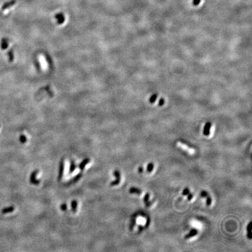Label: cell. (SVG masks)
Instances as JSON below:
<instances>
[{
  "instance_id": "8",
  "label": "cell",
  "mask_w": 252,
  "mask_h": 252,
  "mask_svg": "<svg viewBox=\"0 0 252 252\" xmlns=\"http://www.w3.org/2000/svg\"><path fill=\"white\" fill-rule=\"evenodd\" d=\"M56 18L58 19V23H59V24H61L62 23H63L64 20H65L62 14H58L57 15H56Z\"/></svg>"
},
{
  "instance_id": "16",
  "label": "cell",
  "mask_w": 252,
  "mask_h": 252,
  "mask_svg": "<svg viewBox=\"0 0 252 252\" xmlns=\"http://www.w3.org/2000/svg\"><path fill=\"white\" fill-rule=\"evenodd\" d=\"M20 141L22 143H25L26 141V138L24 135H21L20 136Z\"/></svg>"
},
{
  "instance_id": "1",
  "label": "cell",
  "mask_w": 252,
  "mask_h": 252,
  "mask_svg": "<svg viewBox=\"0 0 252 252\" xmlns=\"http://www.w3.org/2000/svg\"><path fill=\"white\" fill-rule=\"evenodd\" d=\"M211 127V123L210 122H207L205 124L204 127L203 134L205 136H208L210 134V129Z\"/></svg>"
},
{
  "instance_id": "20",
  "label": "cell",
  "mask_w": 252,
  "mask_h": 252,
  "mask_svg": "<svg viewBox=\"0 0 252 252\" xmlns=\"http://www.w3.org/2000/svg\"><path fill=\"white\" fill-rule=\"evenodd\" d=\"M187 199H188V200H191L193 198V194H192V193H189L188 194H187Z\"/></svg>"
},
{
  "instance_id": "18",
  "label": "cell",
  "mask_w": 252,
  "mask_h": 252,
  "mask_svg": "<svg viewBox=\"0 0 252 252\" xmlns=\"http://www.w3.org/2000/svg\"><path fill=\"white\" fill-rule=\"evenodd\" d=\"M200 2H201V0H193V5H194V6H197V5H198L200 3Z\"/></svg>"
},
{
  "instance_id": "15",
  "label": "cell",
  "mask_w": 252,
  "mask_h": 252,
  "mask_svg": "<svg viewBox=\"0 0 252 252\" xmlns=\"http://www.w3.org/2000/svg\"><path fill=\"white\" fill-rule=\"evenodd\" d=\"M190 193V190L189 188H185L184 189L183 192H182V195L183 196H187V194Z\"/></svg>"
},
{
  "instance_id": "5",
  "label": "cell",
  "mask_w": 252,
  "mask_h": 252,
  "mask_svg": "<svg viewBox=\"0 0 252 252\" xmlns=\"http://www.w3.org/2000/svg\"><path fill=\"white\" fill-rule=\"evenodd\" d=\"M15 3H16L15 0H12V1H10V2H8V3H5L3 5V7H2V8H1L2 10L4 11V10H6L7 8H9V7H10L12 6V5H14L15 4Z\"/></svg>"
},
{
  "instance_id": "14",
  "label": "cell",
  "mask_w": 252,
  "mask_h": 252,
  "mask_svg": "<svg viewBox=\"0 0 252 252\" xmlns=\"http://www.w3.org/2000/svg\"><path fill=\"white\" fill-rule=\"evenodd\" d=\"M211 203H212V199H211V197L208 196L207 197V201H206V204H207V205H210Z\"/></svg>"
},
{
  "instance_id": "17",
  "label": "cell",
  "mask_w": 252,
  "mask_h": 252,
  "mask_svg": "<svg viewBox=\"0 0 252 252\" xmlns=\"http://www.w3.org/2000/svg\"><path fill=\"white\" fill-rule=\"evenodd\" d=\"M200 196H201L202 197H207L208 196V194L207 192H205V191H203V192H201V193H200Z\"/></svg>"
},
{
  "instance_id": "11",
  "label": "cell",
  "mask_w": 252,
  "mask_h": 252,
  "mask_svg": "<svg viewBox=\"0 0 252 252\" xmlns=\"http://www.w3.org/2000/svg\"><path fill=\"white\" fill-rule=\"evenodd\" d=\"M154 168V163H152V162L149 163L148 166H147V172H148V173H151L152 170H153Z\"/></svg>"
},
{
  "instance_id": "19",
  "label": "cell",
  "mask_w": 252,
  "mask_h": 252,
  "mask_svg": "<svg viewBox=\"0 0 252 252\" xmlns=\"http://www.w3.org/2000/svg\"><path fill=\"white\" fill-rule=\"evenodd\" d=\"M164 99L163 98H161V99H160V100H159V106H162L163 104H164Z\"/></svg>"
},
{
  "instance_id": "10",
  "label": "cell",
  "mask_w": 252,
  "mask_h": 252,
  "mask_svg": "<svg viewBox=\"0 0 252 252\" xmlns=\"http://www.w3.org/2000/svg\"><path fill=\"white\" fill-rule=\"evenodd\" d=\"M8 55L9 61H10V62H12L14 59V52H13L12 49H11L8 51Z\"/></svg>"
},
{
  "instance_id": "12",
  "label": "cell",
  "mask_w": 252,
  "mask_h": 252,
  "mask_svg": "<svg viewBox=\"0 0 252 252\" xmlns=\"http://www.w3.org/2000/svg\"><path fill=\"white\" fill-rule=\"evenodd\" d=\"M157 96H158L157 94H154L152 95L150 99V102L151 103H153L156 100V98H157Z\"/></svg>"
},
{
  "instance_id": "2",
  "label": "cell",
  "mask_w": 252,
  "mask_h": 252,
  "mask_svg": "<svg viewBox=\"0 0 252 252\" xmlns=\"http://www.w3.org/2000/svg\"><path fill=\"white\" fill-rule=\"evenodd\" d=\"M198 233V231L196 229H193L192 230H191L190 232H189L188 234L186 235L185 236V238L186 239H189L192 238V237L196 236V235H197Z\"/></svg>"
},
{
  "instance_id": "7",
  "label": "cell",
  "mask_w": 252,
  "mask_h": 252,
  "mask_svg": "<svg viewBox=\"0 0 252 252\" xmlns=\"http://www.w3.org/2000/svg\"><path fill=\"white\" fill-rule=\"evenodd\" d=\"M251 222H250V223L248 224L247 227V237L249 239H251Z\"/></svg>"
},
{
  "instance_id": "6",
  "label": "cell",
  "mask_w": 252,
  "mask_h": 252,
  "mask_svg": "<svg viewBox=\"0 0 252 252\" xmlns=\"http://www.w3.org/2000/svg\"><path fill=\"white\" fill-rule=\"evenodd\" d=\"M8 43L6 39H3L1 42V47L3 50H5L8 48Z\"/></svg>"
},
{
  "instance_id": "3",
  "label": "cell",
  "mask_w": 252,
  "mask_h": 252,
  "mask_svg": "<svg viewBox=\"0 0 252 252\" xmlns=\"http://www.w3.org/2000/svg\"><path fill=\"white\" fill-rule=\"evenodd\" d=\"M114 174H115V176H116V177L117 179H116V180H115V181H114L113 183H112V185L115 186V185H119V183H120V172H119L118 170H116L115 173H114Z\"/></svg>"
},
{
  "instance_id": "9",
  "label": "cell",
  "mask_w": 252,
  "mask_h": 252,
  "mask_svg": "<svg viewBox=\"0 0 252 252\" xmlns=\"http://www.w3.org/2000/svg\"><path fill=\"white\" fill-rule=\"evenodd\" d=\"M129 192L130 193H131V194H141V193H142L141 190H139V189L137 188H135V187H131V188L130 189Z\"/></svg>"
},
{
  "instance_id": "4",
  "label": "cell",
  "mask_w": 252,
  "mask_h": 252,
  "mask_svg": "<svg viewBox=\"0 0 252 252\" xmlns=\"http://www.w3.org/2000/svg\"><path fill=\"white\" fill-rule=\"evenodd\" d=\"M14 209H15V208L14 207H12V206H10V207H6V208H3L1 211V213L3 214H8V213H11V212H13V211H14Z\"/></svg>"
},
{
  "instance_id": "13",
  "label": "cell",
  "mask_w": 252,
  "mask_h": 252,
  "mask_svg": "<svg viewBox=\"0 0 252 252\" xmlns=\"http://www.w3.org/2000/svg\"><path fill=\"white\" fill-rule=\"evenodd\" d=\"M150 195L149 193H147L145 195L144 197V202L146 204L147 202L149 201V199H150Z\"/></svg>"
},
{
  "instance_id": "21",
  "label": "cell",
  "mask_w": 252,
  "mask_h": 252,
  "mask_svg": "<svg viewBox=\"0 0 252 252\" xmlns=\"http://www.w3.org/2000/svg\"><path fill=\"white\" fill-rule=\"evenodd\" d=\"M143 172V168L142 166H139L138 168V172L139 173H142Z\"/></svg>"
}]
</instances>
